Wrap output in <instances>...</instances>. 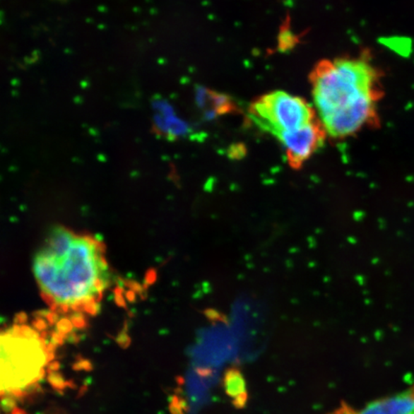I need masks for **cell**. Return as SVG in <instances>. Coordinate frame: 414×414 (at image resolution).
I'll use <instances>...</instances> for the list:
<instances>
[{"mask_svg": "<svg viewBox=\"0 0 414 414\" xmlns=\"http://www.w3.org/2000/svg\"><path fill=\"white\" fill-rule=\"evenodd\" d=\"M225 394L232 400L233 405L237 408H243L247 404V391L246 381L243 374L236 369H228L224 377Z\"/></svg>", "mask_w": 414, "mask_h": 414, "instance_id": "obj_7", "label": "cell"}, {"mask_svg": "<svg viewBox=\"0 0 414 414\" xmlns=\"http://www.w3.org/2000/svg\"><path fill=\"white\" fill-rule=\"evenodd\" d=\"M249 117L261 130L278 138L282 134L304 128L317 119L304 99L284 91H274L252 102Z\"/></svg>", "mask_w": 414, "mask_h": 414, "instance_id": "obj_4", "label": "cell"}, {"mask_svg": "<svg viewBox=\"0 0 414 414\" xmlns=\"http://www.w3.org/2000/svg\"><path fill=\"white\" fill-rule=\"evenodd\" d=\"M58 321L47 312L32 319L18 316L0 326V396H20L42 380L55 345L67 337L60 329L49 336Z\"/></svg>", "mask_w": 414, "mask_h": 414, "instance_id": "obj_3", "label": "cell"}, {"mask_svg": "<svg viewBox=\"0 0 414 414\" xmlns=\"http://www.w3.org/2000/svg\"><path fill=\"white\" fill-rule=\"evenodd\" d=\"M314 105L326 134L344 138L379 123L380 71L367 57L319 61L310 75Z\"/></svg>", "mask_w": 414, "mask_h": 414, "instance_id": "obj_2", "label": "cell"}, {"mask_svg": "<svg viewBox=\"0 0 414 414\" xmlns=\"http://www.w3.org/2000/svg\"><path fill=\"white\" fill-rule=\"evenodd\" d=\"M336 414H414V388L368 403L361 410L343 408Z\"/></svg>", "mask_w": 414, "mask_h": 414, "instance_id": "obj_6", "label": "cell"}, {"mask_svg": "<svg viewBox=\"0 0 414 414\" xmlns=\"http://www.w3.org/2000/svg\"><path fill=\"white\" fill-rule=\"evenodd\" d=\"M326 131L319 119L304 128L282 134L278 141L284 148L288 163L292 169H300L324 144Z\"/></svg>", "mask_w": 414, "mask_h": 414, "instance_id": "obj_5", "label": "cell"}, {"mask_svg": "<svg viewBox=\"0 0 414 414\" xmlns=\"http://www.w3.org/2000/svg\"><path fill=\"white\" fill-rule=\"evenodd\" d=\"M33 273L48 312L75 328L98 313L110 283L100 239L64 227L54 228L40 244Z\"/></svg>", "mask_w": 414, "mask_h": 414, "instance_id": "obj_1", "label": "cell"}]
</instances>
